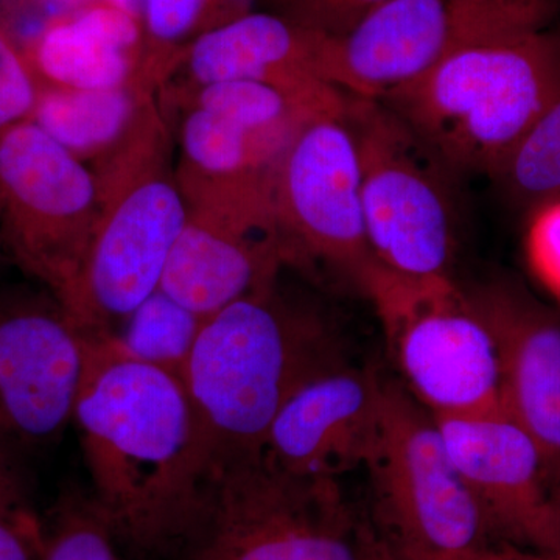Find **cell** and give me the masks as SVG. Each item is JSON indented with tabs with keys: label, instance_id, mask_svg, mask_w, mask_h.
Instances as JSON below:
<instances>
[{
	"label": "cell",
	"instance_id": "8992f818",
	"mask_svg": "<svg viewBox=\"0 0 560 560\" xmlns=\"http://www.w3.org/2000/svg\"><path fill=\"white\" fill-rule=\"evenodd\" d=\"M360 287L377 311L405 388L434 418L503 410L492 331L452 276L411 278L375 264Z\"/></svg>",
	"mask_w": 560,
	"mask_h": 560
},
{
	"label": "cell",
	"instance_id": "484cf974",
	"mask_svg": "<svg viewBox=\"0 0 560 560\" xmlns=\"http://www.w3.org/2000/svg\"><path fill=\"white\" fill-rule=\"evenodd\" d=\"M526 248L537 278L560 300V198L530 210Z\"/></svg>",
	"mask_w": 560,
	"mask_h": 560
},
{
	"label": "cell",
	"instance_id": "7a4b0ae2",
	"mask_svg": "<svg viewBox=\"0 0 560 560\" xmlns=\"http://www.w3.org/2000/svg\"><path fill=\"white\" fill-rule=\"evenodd\" d=\"M338 361L326 320L285 296L279 279L206 319L184 383L209 469L260 456L291 394Z\"/></svg>",
	"mask_w": 560,
	"mask_h": 560
},
{
	"label": "cell",
	"instance_id": "e0dca14e",
	"mask_svg": "<svg viewBox=\"0 0 560 560\" xmlns=\"http://www.w3.org/2000/svg\"><path fill=\"white\" fill-rule=\"evenodd\" d=\"M326 47V35L305 31L275 11L250 10L198 36L171 79L179 77L183 84L164 91L224 81H254L302 94L338 90L327 79Z\"/></svg>",
	"mask_w": 560,
	"mask_h": 560
},
{
	"label": "cell",
	"instance_id": "4dcf8cb0",
	"mask_svg": "<svg viewBox=\"0 0 560 560\" xmlns=\"http://www.w3.org/2000/svg\"><path fill=\"white\" fill-rule=\"evenodd\" d=\"M70 2L81 3L84 2V0H70Z\"/></svg>",
	"mask_w": 560,
	"mask_h": 560
},
{
	"label": "cell",
	"instance_id": "d6986e66",
	"mask_svg": "<svg viewBox=\"0 0 560 560\" xmlns=\"http://www.w3.org/2000/svg\"><path fill=\"white\" fill-rule=\"evenodd\" d=\"M164 119L161 91L147 83L109 90L39 86L31 120L98 173Z\"/></svg>",
	"mask_w": 560,
	"mask_h": 560
},
{
	"label": "cell",
	"instance_id": "cb8c5ba5",
	"mask_svg": "<svg viewBox=\"0 0 560 560\" xmlns=\"http://www.w3.org/2000/svg\"><path fill=\"white\" fill-rule=\"evenodd\" d=\"M39 83L20 40L0 20V132L31 120Z\"/></svg>",
	"mask_w": 560,
	"mask_h": 560
},
{
	"label": "cell",
	"instance_id": "1f68e13d",
	"mask_svg": "<svg viewBox=\"0 0 560 560\" xmlns=\"http://www.w3.org/2000/svg\"><path fill=\"white\" fill-rule=\"evenodd\" d=\"M558 480L560 481V474H559V478H558ZM559 504H560V499H559Z\"/></svg>",
	"mask_w": 560,
	"mask_h": 560
},
{
	"label": "cell",
	"instance_id": "7c38bea8",
	"mask_svg": "<svg viewBox=\"0 0 560 560\" xmlns=\"http://www.w3.org/2000/svg\"><path fill=\"white\" fill-rule=\"evenodd\" d=\"M434 418V416H433ZM490 541L560 552V504L539 444L503 410L434 418Z\"/></svg>",
	"mask_w": 560,
	"mask_h": 560
},
{
	"label": "cell",
	"instance_id": "5b68a950",
	"mask_svg": "<svg viewBox=\"0 0 560 560\" xmlns=\"http://www.w3.org/2000/svg\"><path fill=\"white\" fill-rule=\"evenodd\" d=\"M345 114L359 147L372 257L401 276H452L459 176L385 103L348 94Z\"/></svg>",
	"mask_w": 560,
	"mask_h": 560
},
{
	"label": "cell",
	"instance_id": "3957f363",
	"mask_svg": "<svg viewBox=\"0 0 560 560\" xmlns=\"http://www.w3.org/2000/svg\"><path fill=\"white\" fill-rule=\"evenodd\" d=\"M560 91V32L452 55L383 98L460 179L492 178Z\"/></svg>",
	"mask_w": 560,
	"mask_h": 560
},
{
	"label": "cell",
	"instance_id": "7402d4cb",
	"mask_svg": "<svg viewBox=\"0 0 560 560\" xmlns=\"http://www.w3.org/2000/svg\"><path fill=\"white\" fill-rule=\"evenodd\" d=\"M526 212L560 198V91L492 176Z\"/></svg>",
	"mask_w": 560,
	"mask_h": 560
},
{
	"label": "cell",
	"instance_id": "8fae6325",
	"mask_svg": "<svg viewBox=\"0 0 560 560\" xmlns=\"http://www.w3.org/2000/svg\"><path fill=\"white\" fill-rule=\"evenodd\" d=\"M86 357V335L51 291L0 285V447L21 458L60 436Z\"/></svg>",
	"mask_w": 560,
	"mask_h": 560
},
{
	"label": "cell",
	"instance_id": "44dd1931",
	"mask_svg": "<svg viewBox=\"0 0 560 560\" xmlns=\"http://www.w3.org/2000/svg\"><path fill=\"white\" fill-rule=\"evenodd\" d=\"M205 323L158 289L108 338L121 355L171 372L184 382Z\"/></svg>",
	"mask_w": 560,
	"mask_h": 560
},
{
	"label": "cell",
	"instance_id": "9c48e42d",
	"mask_svg": "<svg viewBox=\"0 0 560 560\" xmlns=\"http://www.w3.org/2000/svg\"><path fill=\"white\" fill-rule=\"evenodd\" d=\"M101 217L94 173L32 120L0 132V250L65 304Z\"/></svg>",
	"mask_w": 560,
	"mask_h": 560
},
{
	"label": "cell",
	"instance_id": "4fadbf2b",
	"mask_svg": "<svg viewBox=\"0 0 560 560\" xmlns=\"http://www.w3.org/2000/svg\"><path fill=\"white\" fill-rule=\"evenodd\" d=\"M480 44L474 0H390L346 35L329 36L327 77L346 94L383 101Z\"/></svg>",
	"mask_w": 560,
	"mask_h": 560
},
{
	"label": "cell",
	"instance_id": "83f0119b",
	"mask_svg": "<svg viewBox=\"0 0 560 560\" xmlns=\"http://www.w3.org/2000/svg\"><path fill=\"white\" fill-rule=\"evenodd\" d=\"M40 523L33 517H0V560H39Z\"/></svg>",
	"mask_w": 560,
	"mask_h": 560
},
{
	"label": "cell",
	"instance_id": "603a6c76",
	"mask_svg": "<svg viewBox=\"0 0 560 560\" xmlns=\"http://www.w3.org/2000/svg\"><path fill=\"white\" fill-rule=\"evenodd\" d=\"M117 541L91 495H69L40 523L39 560H120Z\"/></svg>",
	"mask_w": 560,
	"mask_h": 560
},
{
	"label": "cell",
	"instance_id": "ba28073f",
	"mask_svg": "<svg viewBox=\"0 0 560 560\" xmlns=\"http://www.w3.org/2000/svg\"><path fill=\"white\" fill-rule=\"evenodd\" d=\"M162 143L98 180L101 217L79 279L62 304L86 337L113 334L160 289L189 210Z\"/></svg>",
	"mask_w": 560,
	"mask_h": 560
},
{
	"label": "cell",
	"instance_id": "5bb4252c",
	"mask_svg": "<svg viewBox=\"0 0 560 560\" xmlns=\"http://www.w3.org/2000/svg\"><path fill=\"white\" fill-rule=\"evenodd\" d=\"M382 381L342 360L313 375L276 416L261 455L298 477L338 480L364 467L381 427Z\"/></svg>",
	"mask_w": 560,
	"mask_h": 560
},
{
	"label": "cell",
	"instance_id": "ac0fdd59",
	"mask_svg": "<svg viewBox=\"0 0 560 560\" xmlns=\"http://www.w3.org/2000/svg\"><path fill=\"white\" fill-rule=\"evenodd\" d=\"M21 44L39 86L90 91L147 83L156 88L145 72L142 21L110 0H84L54 14Z\"/></svg>",
	"mask_w": 560,
	"mask_h": 560
},
{
	"label": "cell",
	"instance_id": "6da1fadb",
	"mask_svg": "<svg viewBox=\"0 0 560 560\" xmlns=\"http://www.w3.org/2000/svg\"><path fill=\"white\" fill-rule=\"evenodd\" d=\"M72 422L91 499L117 540L143 556L186 548L205 510L209 455L186 383L88 337Z\"/></svg>",
	"mask_w": 560,
	"mask_h": 560
},
{
	"label": "cell",
	"instance_id": "9a60e30c",
	"mask_svg": "<svg viewBox=\"0 0 560 560\" xmlns=\"http://www.w3.org/2000/svg\"><path fill=\"white\" fill-rule=\"evenodd\" d=\"M499 352L501 405L560 474V315L510 282L469 291Z\"/></svg>",
	"mask_w": 560,
	"mask_h": 560
},
{
	"label": "cell",
	"instance_id": "30bf717a",
	"mask_svg": "<svg viewBox=\"0 0 560 560\" xmlns=\"http://www.w3.org/2000/svg\"><path fill=\"white\" fill-rule=\"evenodd\" d=\"M345 110L298 131L272 173L271 198L289 267L320 261L360 285L377 261L364 223L359 147Z\"/></svg>",
	"mask_w": 560,
	"mask_h": 560
},
{
	"label": "cell",
	"instance_id": "4316f807",
	"mask_svg": "<svg viewBox=\"0 0 560 560\" xmlns=\"http://www.w3.org/2000/svg\"><path fill=\"white\" fill-rule=\"evenodd\" d=\"M0 517H33L21 458L3 447H0Z\"/></svg>",
	"mask_w": 560,
	"mask_h": 560
},
{
	"label": "cell",
	"instance_id": "d4e9b609",
	"mask_svg": "<svg viewBox=\"0 0 560 560\" xmlns=\"http://www.w3.org/2000/svg\"><path fill=\"white\" fill-rule=\"evenodd\" d=\"M271 11L305 31L326 36L346 35L363 18L390 0H267Z\"/></svg>",
	"mask_w": 560,
	"mask_h": 560
},
{
	"label": "cell",
	"instance_id": "f546056e",
	"mask_svg": "<svg viewBox=\"0 0 560 560\" xmlns=\"http://www.w3.org/2000/svg\"><path fill=\"white\" fill-rule=\"evenodd\" d=\"M366 552L368 560H411L407 556L400 555L394 550L390 545L381 539L374 529L371 528L370 522L366 521Z\"/></svg>",
	"mask_w": 560,
	"mask_h": 560
},
{
	"label": "cell",
	"instance_id": "2e32d148",
	"mask_svg": "<svg viewBox=\"0 0 560 560\" xmlns=\"http://www.w3.org/2000/svg\"><path fill=\"white\" fill-rule=\"evenodd\" d=\"M289 267L275 212H189L160 289L195 315L210 316L264 289Z\"/></svg>",
	"mask_w": 560,
	"mask_h": 560
},
{
	"label": "cell",
	"instance_id": "ffe728a7",
	"mask_svg": "<svg viewBox=\"0 0 560 560\" xmlns=\"http://www.w3.org/2000/svg\"><path fill=\"white\" fill-rule=\"evenodd\" d=\"M250 10V0H140L151 83L161 91L198 36Z\"/></svg>",
	"mask_w": 560,
	"mask_h": 560
},
{
	"label": "cell",
	"instance_id": "f1b7e54d",
	"mask_svg": "<svg viewBox=\"0 0 560 560\" xmlns=\"http://www.w3.org/2000/svg\"><path fill=\"white\" fill-rule=\"evenodd\" d=\"M433 560H560V552L528 550L504 541H492L478 550Z\"/></svg>",
	"mask_w": 560,
	"mask_h": 560
},
{
	"label": "cell",
	"instance_id": "52a82bcc",
	"mask_svg": "<svg viewBox=\"0 0 560 560\" xmlns=\"http://www.w3.org/2000/svg\"><path fill=\"white\" fill-rule=\"evenodd\" d=\"M370 525L412 560L452 558L492 544L436 419L410 390L382 381V418L366 464Z\"/></svg>",
	"mask_w": 560,
	"mask_h": 560
},
{
	"label": "cell",
	"instance_id": "277c9868",
	"mask_svg": "<svg viewBox=\"0 0 560 560\" xmlns=\"http://www.w3.org/2000/svg\"><path fill=\"white\" fill-rule=\"evenodd\" d=\"M187 560H368L366 521L338 480L298 477L264 455L210 470Z\"/></svg>",
	"mask_w": 560,
	"mask_h": 560
}]
</instances>
